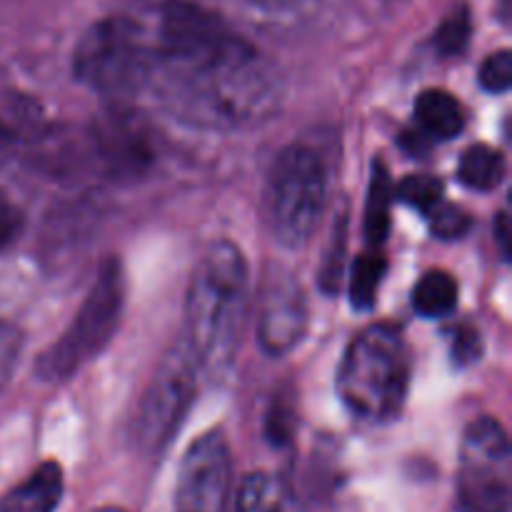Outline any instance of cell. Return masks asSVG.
Listing matches in <instances>:
<instances>
[{"mask_svg":"<svg viewBox=\"0 0 512 512\" xmlns=\"http://www.w3.org/2000/svg\"><path fill=\"white\" fill-rule=\"evenodd\" d=\"M145 90L180 123L215 133L265 123L285 95L278 65L203 0L163 8Z\"/></svg>","mask_w":512,"mask_h":512,"instance_id":"1","label":"cell"},{"mask_svg":"<svg viewBox=\"0 0 512 512\" xmlns=\"http://www.w3.org/2000/svg\"><path fill=\"white\" fill-rule=\"evenodd\" d=\"M250 308V278L243 253L230 240H215L190 275L185 338L200 373L220 378L235 363Z\"/></svg>","mask_w":512,"mask_h":512,"instance_id":"2","label":"cell"},{"mask_svg":"<svg viewBox=\"0 0 512 512\" xmlns=\"http://www.w3.org/2000/svg\"><path fill=\"white\" fill-rule=\"evenodd\" d=\"M410 388V350L395 325L365 328L345 350L338 395L345 408L368 423H390L403 410Z\"/></svg>","mask_w":512,"mask_h":512,"instance_id":"3","label":"cell"},{"mask_svg":"<svg viewBox=\"0 0 512 512\" xmlns=\"http://www.w3.org/2000/svg\"><path fill=\"white\" fill-rule=\"evenodd\" d=\"M328 163L313 145L295 143L278 153L265 180V220L283 248H303L328 210Z\"/></svg>","mask_w":512,"mask_h":512,"instance_id":"4","label":"cell"},{"mask_svg":"<svg viewBox=\"0 0 512 512\" xmlns=\"http://www.w3.org/2000/svg\"><path fill=\"white\" fill-rule=\"evenodd\" d=\"M153 35L133 18L113 15L90 25L73 53L75 78L108 98H128L148 88Z\"/></svg>","mask_w":512,"mask_h":512,"instance_id":"5","label":"cell"},{"mask_svg":"<svg viewBox=\"0 0 512 512\" xmlns=\"http://www.w3.org/2000/svg\"><path fill=\"white\" fill-rule=\"evenodd\" d=\"M125 303V273L118 258H108L98 268L83 305L73 323L38 360V378L45 383H63L78 375L90 360L103 353L120 325Z\"/></svg>","mask_w":512,"mask_h":512,"instance_id":"6","label":"cell"},{"mask_svg":"<svg viewBox=\"0 0 512 512\" xmlns=\"http://www.w3.org/2000/svg\"><path fill=\"white\" fill-rule=\"evenodd\" d=\"M512 450L508 433L495 418L468 425L460 445L458 512H510Z\"/></svg>","mask_w":512,"mask_h":512,"instance_id":"7","label":"cell"},{"mask_svg":"<svg viewBox=\"0 0 512 512\" xmlns=\"http://www.w3.org/2000/svg\"><path fill=\"white\" fill-rule=\"evenodd\" d=\"M198 378V363L190 355L188 345L180 340L155 368L153 380L135 413L133 435L145 453L158 455L170 438H175L195 400Z\"/></svg>","mask_w":512,"mask_h":512,"instance_id":"8","label":"cell"},{"mask_svg":"<svg viewBox=\"0 0 512 512\" xmlns=\"http://www.w3.org/2000/svg\"><path fill=\"white\" fill-rule=\"evenodd\" d=\"M233 493V460L220 430L200 435L180 463L178 512H225Z\"/></svg>","mask_w":512,"mask_h":512,"instance_id":"9","label":"cell"},{"mask_svg":"<svg viewBox=\"0 0 512 512\" xmlns=\"http://www.w3.org/2000/svg\"><path fill=\"white\" fill-rule=\"evenodd\" d=\"M308 330V300L303 285L288 270H273L265 275L258 300L260 348L268 355H285L298 348Z\"/></svg>","mask_w":512,"mask_h":512,"instance_id":"10","label":"cell"},{"mask_svg":"<svg viewBox=\"0 0 512 512\" xmlns=\"http://www.w3.org/2000/svg\"><path fill=\"white\" fill-rule=\"evenodd\" d=\"M95 153L110 178L130 180L143 175L153 165L155 148L148 128L135 113L125 108H113L95 125Z\"/></svg>","mask_w":512,"mask_h":512,"instance_id":"11","label":"cell"},{"mask_svg":"<svg viewBox=\"0 0 512 512\" xmlns=\"http://www.w3.org/2000/svg\"><path fill=\"white\" fill-rule=\"evenodd\" d=\"M63 500V470L48 460L0 500V512H55Z\"/></svg>","mask_w":512,"mask_h":512,"instance_id":"12","label":"cell"},{"mask_svg":"<svg viewBox=\"0 0 512 512\" xmlns=\"http://www.w3.org/2000/svg\"><path fill=\"white\" fill-rule=\"evenodd\" d=\"M415 123H418V133H423L430 143L435 140H453L463 133L465 123V108L453 93L440 88L423 90L415 100Z\"/></svg>","mask_w":512,"mask_h":512,"instance_id":"13","label":"cell"},{"mask_svg":"<svg viewBox=\"0 0 512 512\" xmlns=\"http://www.w3.org/2000/svg\"><path fill=\"white\" fill-rule=\"evenodd\" d=\"M508 173L505 155L488 143H475L460 155L458 178L465 188L478 190V193H490L498 188Z\"/></svg>","mask_w":512,"mask_h":512,"instance_id":"14","label":"cell"},{"mask_svg":"<svg viewBox=\"0 0 512 512\" xmlns=\"http://www.w3.org/2000/svg\"><path fill=\"white\" fill-rule=\"evenodd\" d=\"M393 178L383 160H375L370 173L368 203H365V238L373 248L388 240L390 233V208H393Z\"/></svg>","mask_w":512,"mask_h":512,"instance_id":"15","label":"cell"},{"mask_svg":"<svg viewBox=\"0 0 512 512\" xmlns=\"http://www.w3.org/2000/svg\"><path fill=\"white\" fill-rule=\"evenodd\" d=\"M413 308L423 318H445L458 308V280L445 270H428L413 288Z\"/></svg>","mask_w":512,"mask_h":512,"instance_id":"16","label":"cell"},{"mask_svg":"<svg viewBox=\"0 0 512 512\" xmlns=\"http://www.w3.org/2000/svg\"><path fill=\"white\" fill-rule=\"evenodd\" d=\"M235 512H285V495L268 473H250L235 493Z\"/></svg>","mask_w":512,"mask_h":512,"instance_id":"17","label":"cell"},{"mask_svg":"<svg viewBox=\"0 0 512 512\" xmlns=\"http://www.w3.org/2000/svg\"><path fill=\"white\" fill-rule=\"evenodd\" d=\"M388 270V260L373 250L360 255L353 263V280H350V303L355 310H373L378 303V290Z\"/></svg>","mask_w":512,"mask_h":512,"instance_id":"18","label":"cell"},{"mask_svg":"<svg viewBox=\"0 0 512 512\" xmlns=\"http://www.w3.org/2000/svg\"><path fill=\"white\" fill-rule=\"evenodd\" d=\"M345 253H348V215L338 213L330 233L328 248H325L323 265H320V288L325 293H338L340 283H343V265Z\"/></svg>","mask_w":512,"mask_h":512,"instance_id":"19","label":"cell"},{"mask_svg":"<svg viewBox=\"0 0 512 512\" xmlns=\"http://www.w3.org/2000/svg\"><path fill=\"white\" fill-rule=\"evenodd\" d=\"M470 35H473V18H470V8L465 3H458L448 13V18L438 25L435 30V50L445 58H455V55L463 53L470 43Z\"/></svg>","mask_w":512,"mask_h":512,"instance_id":"20","label":"cell"},{"mask_svg":"<svg viewBox=\"0 0 512 512\" xmlns=\"http://www.w3.org/2000/svg\"><path fill=\"white\" fill-rule=\"evenodd\" d=\"M398 200H403L410 208L420 210L423 215H430L440 203H443L445 185L443 180L428 173H415L400 180L398 188L393 190Z\"/></svg>","mask_w":512,"mask_h":512,"instance_id":"21","label":"cell"},{"mask_svg":"<svg viewBox=\"0 0 512 512\" xmlns=\"http://www.w3.org/2000/svg\"><path fill=\"white\" fill-rule=\"evenodd\" d=\"M428 218L430 230H433L435 238L440 240L465 238V233H468L470 225H473V218L468 215V210H463L455 203H445V200L428 215Z\"/></svg>","mask_w":512,"mask_h":512,"instance_id":"22","label":"cell"},{"mask_svg":"<svg viewBox=\"0 0 512 512\" xmlns=\"http://www.w3.org/2000/svg\"><path fill=\"white\" fill-rule=\"evenodd\" d=\"M483 355V338H480L478 328L463 323L455 325L450 330V358H453L455 368H470Z\"/></svg>","mask_w":512,"mask_h":512,"instance_id":"23","label":"cell"},{"mask_svg":"<svg viewBox=\"0 0 512 512\" xmlns=\"http://www.w3.org/2000/svg\"><path fill=\"white\" fill-rule=\"evenodd\" d=\"M20 353H23V333L13 323L0 320V393L13 380L15 368L20 363Z\"/></svg>","mask_w":512,"mask_h":512,"instance_id":"24","label":"cell"},{"mask_svg":"<svg viewBox=\"0 0 512 512\" xmlns=\"http://www.w3.org/2000/svg\"><path fill=\"white\" fill-rule=\"evenodd\" d=\"M480 85L488 93H505L512 85V53L510 50H498L488 55L480 65Z\"/></svg>","mask_w":512,"mask_h":512,"instance_id":"25","label":"cell"},{"mask_svg":"<svg viewBox=\"0 0 512 512\" xmlns=\"http://www.w3.org/2000/svg\"><path fill=\"white\" fill-rule=\"evenodd\" d=\"M23 228V215H20L18 205L0 190V250L8 248Z\"/></svg>","mask_w":512,"mask_h":512,"instance_id":"26","label":"cell"},{"mask_svg":"<svg viewBox=\"0 0 512 512\" xmlns=\"http://www.w3.org/2000/svg\"><path fill=\"white\" fill-rule=\"evenodd\" d=\"M293 410L280 408V405H273L268 413V440L273 445H285L293 440Z\"/></svg>","mask_w":512,"mask_h":512,"instance_id":"27","label":"cell"},{"mask_svg":"<svg viewBox=\"0 0 512 512\" xmlns=\"http://www.w3.org/2000/svg\"><path fill=\"white\" fill-rule=\"evenodd\" d=\"M220 3H240L243 8L263 10V13H275V10L288 8L290 0H220Z\"/></svg>","mask_w":512,"mask_h":512,"instance_id":"28","label":"cell"},{"mask_svg":"<svg viewBox=\"0 0 512 512\" xmlns=\"http://www.w3.org/2000/svg\"><path fill=\"white\" fill-rule=\"evenodd\" d=\"M495 233H498V243H500V250H503V258H510V215L505 213V210L498 215Z\"/></svg>","mask_w":512,"mask_h":512,"instance_id":"29","label":"cell"},{"mask_svg":"<svg viewBox=\"0 0 512 512\" xmlns=\"http://www.w3.org/2000/svg\"><path fill=\"white\" fill-rule=\"evenodd\" d=\"M13 145H15V133L3 123V120H0V160L13 150Z\"/></svg>","mask_w":512,"mask_h":512,"instance_id":"30","label":"cell"},{"mask_svg":"<svg viewBox=\"0 0 512 512\" xmlns=\"http://www.w3.org/2000/svg\"><path fill=\"white\" fill-rule=\"evenodd\" d=\"M95 512H125V510H120V508H103V510H95Z\"/></svg>","mask_w":512,"mask_h":512,"instance_id":"31","label":"cell"}]
</instances>
